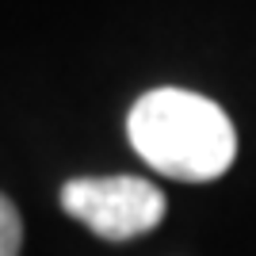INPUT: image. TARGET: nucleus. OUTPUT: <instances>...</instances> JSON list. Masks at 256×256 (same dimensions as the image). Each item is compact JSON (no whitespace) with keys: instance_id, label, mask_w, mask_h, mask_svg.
Here are the masks:
<instances>
[{"instance_id":"obj_2","label":"nucleus","mask_w":256,"mask_h":256,"mask_svg":"<svg viewBox=\"0 0 256 256\" xmlns=\"http://www.w3.org/2000/svg\"><path fill=\"white\" fill-rule=\"evenodd\" d=\"M62 210L96 237L130 241L164 222V195L142 176H80L62 188Z\"/></svg>"},{"instance_id":"obj_3","label":"nucleus","mask_w":256,"mask_h":256,"mask_svg":"<svg viewBox=\"0 0 256 256\" xmlns=\"http://www.w3.org/2000/svg\"><path fill=\"white\" fill-rule=\"evenodd\" d=\"M20 245H23L20 210L8 195H0V256H20Z\"/></svg>"},{"instance_id":"obj_1","label":"nucleus","mask_w":256,"mask_h":256,"mask_svg":"<svg viewBox=\"0 0 256 256\" xmlns=\"http://www.w3.org/2000/svg\"><path fill=\"white\" fill-rule=\"evenodd\" d=\"M130 146L172 180H218L237 157L234 122L214 100L188 88H153L126 115Z\"/></svg>"}]
</instances>
